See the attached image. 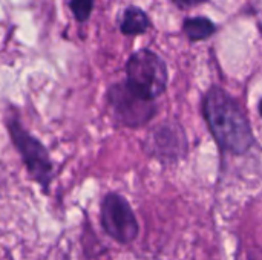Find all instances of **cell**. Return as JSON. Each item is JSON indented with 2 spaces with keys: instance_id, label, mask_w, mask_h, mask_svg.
Here are the masks:
<instances>
[{
  "instance_id": "cell-1",
  "label": "cell",
  "mask_w": 262,
  "mask_h": 260,
  "mask_svg": "<svg viewBox=\"0 0 262 260\" xmlns=\"http://www.w3.org/2000/svg\"><path fill=\"white\" fill-rule=\"evenodd\" d=\"M204 118L216 143L232 153H246L253 146L252 127L238 103L223 89L212 87L203 103Z\"/></svg>"
},
{
  "instance_id": "cell-2",
  "label": "cell",
  "mask_w": 262,
  "mask_h": 260,
  "mask_svg": "<svg viewBox=\"0 0 262 260\" xmlns=\"http://www.w3.org/2000/svg\"><path fill=\"white\" fill-rule=\"evenodd\" d=\"M126 84L138 95L155 100L161 95L167 84V69L164 61L152 51L143 49L135 52L126 66Z\"/></svg>"
},
{
  "instance_id": "cell-3",
  "label": "cell",
  "mask_w": 262,
  "mask_h": 260,
  "mask_svg": "<svg viewBox=\"0 0 262 260\" xmlns=\"http://www.w3.org/2000/svg\"><path fill=\"white\" fill-rule=\"evenodd\" d=\"M8 127L14 146L20 152L28 172L38 184L48 187L52 176V164L46 149L38 139L32 138L17 121H9Z\"/></svg>"
},
{
  "instance_id": "cell-4",
  "label": "cell",
  "mask_w": 262,
  "mask_h": 260,
  "mask_svg": "<svg viewBox=\"0 0 262 260\" xmlns=\"http://www.w3.org/2000/svg\"><path fill=\"white\" fill-rule=\"evenodd\" d=\"M101 225L120 244H130L138 234V222L130 205L115 193L107 195L101 204Z\"/></svg>"
},
{
  "instance_id": "cell-5",
  "label": "cell",
  "mask_w": 262,
  "mask_h": 260,
  "mask_svg": "<svg viewBox=\"0 0 262 260\" xmlns=\"http://www.w3.org/2000/svg\"><path fill=\"white\" fill-rule=\"evenodd\" d=\"M109 104L115 118L126 126H141L155 113L154 101L138 95L126 83L111 87Z\"/></svg>"
},
{
  "instance_id": "cell-6",
  "label": "cell",
  "mask_w": 262,
  "mask_h": 260,
  "mask_svg": "<svg viewBox=\"0 0 262 260\" xmlns=\"http://www.w3.org/2000/svg\"><path fill=\"white\" fill-rule=\"evenodd\" d=\"M120 28H121V32L126 35L143 34L149 28V18L141 9L132 6L124 11Z\"/></svg>"
},
{
  "instance_id": "cell-7",
  "label": "cell",
  "mask_w": 262,
  "mask_h": 260,
  "mask_svg": "<svg viewBox=\"0 0 262 260\" xmlns=\"http://www.w3.org/2000/svg\"><path fill=\"white\" fill-rule=\"evenodd\" d=\"M184 32L190 40H206L215 32V25L204 17H193L184 21Z\"/></svg>"
},
{
  "instance_id": "cell-8",
  "label": "cell",
  "mask_w": 262,
  "mask_h": 260,
  "mask_svg": "<svg viewBox=\"0 0 262 260\" xmlns=\"http://www.w3.org/2000/svg\"><path fill=\"white\" fill-rule=\"evenodd\" d=\"M69 8L74 14V17L78 21H86L92 12L94 8V0H71Z\"/></svg>"
},
{
  "instance_id": "cell-9",
  "label": "cell",
  "mask_w": 262,
  "mask_h": 260,
  "mask_svg": "<svg viewBox=\"0 0 262 260\" xmlns=\"http://www.w3.org/2000/svg\"><path fill=\"white\" fill-rule=\"evenodd\" d=\"M180 2H184V3H196V2H201V0H180Z\"/></svg>"
},
{
  "instance_id": "cell-10",
  "label": "cell",
  "mask_w": 262,
  "mask_h": 260,
  "mask_svg": "<svg viewBox=\"0 0 262 260\" xmlns=\"http://www.w3.org/2000/svg\"><path fill=\"white\" fill-rule=\"evenodd\" d=\"M259 113H261V115H262V101H261V103H259Z\"/></svg>"
}]
</instances>
